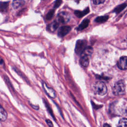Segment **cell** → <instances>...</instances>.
<instances>
[{
    "label": "cell",
    "mask_w": 127,
    "mask_h": 127,
    "mask_svg": "<svg viewBox=\"0 0 127 127\" xmlns=\"http://www.w3.org/2000/svg\"><path fill=\"white\" fill-rule=\"evenodd\" d=\"M126 6H127L126 4H125V3L121 4L118 5V6H117V7L114 9V11L115 12L117 13H118L120 12L122 10H123V9L126 7Z\"/></svg>",
    "instance_id": "e0dca14e"
},
{
    "label": "cell",
    "mask_w": 127,
    "mask_h": 127,
    "mask_svg": "<svg viewBox=\"0 0 127 127\" xmlns=\"http://www.w3.org/2000/svg\"><path fill=\"white\" fill-rule=\"evenodd\" d=\"M125 83L124 80L118 81L114 85L113 88V93L116 95H122L125 93Z\"/></svg>",
    "instance_id": "7a4b0ae2"
},
{
    "label": "cell",
    "mask_w": 127,
    "mask_h": 127,
    "mask_svg": "<svg viewBox=\"0 0 127 127\" xmlns=\"http://www.w3.org/2000/svg\"><path fill=\"white\" fill-rule=\"evenodd\" d=\"M89 20L88 19H85L83 20L82 22L80 23V24L78 26V27L77 28V30L78 31H81L86 28L89 23Z\"/></svg>",
    "instance_id": "8fae6325"
},
{
    "label": "cell",
    "mask_w": 127,
    "mask_h": 127,
    "mask_svg": "<svg viewBox=\"0 0 127 127\" xmlns=\"http://www.w3.org/2000/svg\"><path fill=\"white\" fill-rule=\"evenodd\" d=\"M87 46V41L85 40H78L75 45V52L77 55H80Z\"/></svg>",
    "instance_id": "277c9868"
},
{
    "label": "cell",
    "mask_w": 127,
    "mask_h": 127,
    "mask_svg": "<svg viewBox=\"0 0 127 127\" xmlns=\"http://www.w3.org/2000/svg\"><path fill=\"white\" fill-rule=\"evenodd\" d=\"M46 123H47V124L49 126V127H53L54 126H53V123H52V121H51V120H48V119H46Z\"/></svg>",
    "instance_id": "cb8c5ba5"
},
{
    "label": "cell",
    "mask_w": 127,
    "mask_h": 127,
    "mask_svg": "<svg viewBox=\"0 0 127 127\" xmlns=\"http://www.w3.org/2000/svg\"><path fill=\"white\" fill-rule=\"evenodd\" d=\"M54 13H55V10H54V9L50 10L48 12V13L47 14V15L46 16V19L47 20H51L53 18V17L54 16Z\"/></svg>",
    "instance_id": "ac0fdd59"
},
{
    "label": "cell",
    "mask_w": 127,
    "mask_h": 127,
    "mask_svg": "<svg viewBox=\"0 0 127 127\" xmlns=\"http://www.w3.org/2000/svg\"><path fill=\"white\" fill-rule=\"evenodd\" d=\"M118 126L120 127H127V119L123 118L120 120Z\"/></svg>",
    "instance_id": "d6986e66"
},
{
    "label": "cell",
    "mask_w": 127,
    "mask_h": 127,
    "mask_svg": "<svg viewBox=\"0 0 127 127\" xmlns=\"http://www.w3.org/2000/svg\"><path fill=\"white\" fill-rule=\"evenodd\" d=\"M24 3L25 1L24 0H13L12 3V5L14 8L16 9L22 6Z\"/></svg>",
    "instance_id": "4fadbf2b"
},
{
    "label": "cell",
    "mask_w": 127,
    "mask_h": 127,
    "mask_svg": "<svg viewBox=\"0 0 127 127\" xmlns=\"http://www.w3.org/2000/svg\"><path fill=\"white\" fill-rule=\"evenodd\" d=\"M30 104V105L31 106V107L33 108H34V109H35V110H38L39 109V106H38V105H32V104Z\"/></svg>",
    "instance_id": "d4e9b609"
},
{
    "label": "cell",
    "mask_w": 127,
    "mask_h": 127,
    "mask_svg": "<svg viewBox=\"0 0 127 127\" xmlns=\"http://www.w3.org/2000/svg\"><path fill=\"white\" fill-rule=\"evenodd\" d=\"M62 0H56L55 2V4H54V8H58V7H59L60 6V5L62 4Z\"/></svg>",
    "instance_id": "7402d4cb"
},
{
    "label": "cell",
    "mask_w": 127,
    "mask_h": 127,
    "mask_svg": "<svg viewBox=\"0 0 127 127\" xmlns=\"http://www.w3.org/2000/svg\"><path fill=\"white\" fill-rule=\"evenodd\" d=\"M13 70H15V71L17 73V74H18L20 76H21V77H22L23 79H25L26 78V77H25V75L22 73V72H21L20 70H19L17 68H16V67H13Z\"/></svg>",
    "instance_id": "ffe728a7"
},
{
    "label": "cell",
    "mask_w": 127,
    "mask_h": 127,
    "mask_svg": "<svg viewBox=\"0 0 127 127\" xmlns=\"http://www.w3.org/2000/svg\"><path fill=\"white\" fill-rule=\"evenodd\" d=\"M0 65H3L4 64V61L3 59L0 57Z\"/></svg>",
    "instance_id": "484cf974"
},
{
    "label": "cell",
    "mask_w": 127,
    "mask_h": 127,
    "mask_svg": "<svg viewBox=\"0 0 127 127\" xmlns=\"http://www.w3.org/2000/svg\"><path fill=\"white\" fill-rule=\"evenodd\" d=\"M105 0H93V3L95 4H99L103 3Z\"/></svg>",
    "instance_id": "603a6c76"
},
{
    "label": "cell",
    "mask_w": 127,
    "mask_h": 127,
    "mask_svg": "<svg viewBox=\"0 0 127 127\" xmlns=\"http://www.w3.org/2000/svg\"><path fill=\"white\" fill-rule=\"evenodd\" d=\"M94 90L96 94L99 95H104L107 93V88L104 82L98 81L94 85Z\"/></svg>",
    "instance_id": "3957f363"
},
{
    "label": "cell",
    "mask_w": 127,
    "mask_h": 127,
    "mask_svg": "<svg viewBox=\"0 0 127 127\" xmlns=\"http://www.w3.org/2000/svg\"><path fill=\"white\" fill-rule=\"evenodd\" d=\"M71 29V28L69 26H63L59 28L58 31V35L60 37H63L67 35L70 31Z\"/></svg>",
    "instance_id": "52a82bcc"
},
{
    "label": "cell",
    "mask_w": 127,
    "mask_h": 127,
    "mask_svg": "<svg viewBox=\"0 0 127 127\" xmlns=\"http://www.w3.org/2000/svg\"><path fill=\"white\" fill-rule=\"evenodd\" d=\"M42 87L45 92L46 93V94L47 95L48 97L52 99L56 98V92H55L54 89L48 86L47 83H45V82H42Z\"/></svg>",
    "instance_id": "5b68a950"
},
{
    "label": "cell",
    "mask_w": 127,
    "mask_h": 127,
    "mask_svg": "<svg viewBox=\"0 0 127 127\" xmlns=\"http://www.w3.org/2000/svg\"><path fill=\"white\" fill-rule=\"evenodd\" d=\"M80 0H74V1H75V2H77V3H78Z\"/></svg>",
    "instance_id": "83f0119b"
},
{
    "label": "cell",
    "mask_w": 127,
    "mask_h": 127,
    "mask_svg": "<svg viewBox=\"0 0 127 127\" xmlns=\"http://www.w3.org/2000/svg\"><path fill=\"white\" fill-rule=\"evenodd\" d=\"M93 49L91 47H86L80 55V64L83 67H87L89 64V58L92 54Z\"/></svg>",
    "instance_id": "6da1fadb"
},
{
    "label": "cell",
    "mask_w": 127,
    "mask_h": 127,
    "mask_svg": "<svg viewBox=\"0 0 127 127\" xmlns=\"http://www.w3.org/2000/svg\"><path fill=\"white\" fill-rule=\"evenodd\" d=\"M43 102H44V103L45 105V107H46L47 108V111H48V112L49 113V114L51 115V116L52 117V118L54 119L55 121H56V118L55 117V116L54 115V113L53 112V111L52 110V108H51L50 105L49 104V103L48 102V101L47 100H46V99H43Z\"/></svg>",
    "instance_id": "5bb4252c"
},
{
    "label": "cell",
    "mask_w": 127,
    "mask_h": 127,
    "mask_svg": "<svg viewBox=\"0 0 127 127\" xmlns=\"http://www.w3.org/2000/svg\"><path fill=\"white\" fill-rule=\"evenodd\" d=\"M70 19V15L66 12H61L57 16V21L59 23H65Z\"/></svg>",
    "instance_id": "8992f818"
},
{
    "label": "cell",
    "mask_w": 127,
    "mask_h": 127,
    "mask_svg": "<svg viewBox=\"0 0 127 127\" xmlns=\"http://www.w3.org/2000/svg\"><path fill=\"white\" fill-rule=\"evenodd\" d=\"M117 66L120 69H127V57H121L117 63Z\"/></svg>",
    "instance_id": "ba28073f"
},
{
    "label": "cell",
    "mask_w": 127,
    "mask_h": 127,
    "mask_svg": "<svg viewBox=\"0 0 127 127\" xmlns=\"http://www.w3.org/2000/svg\"><path fill=\"white\" fill-rule=\"evenodd\" d=\"M89 12V9L88 7H87L83 11H79V10H75L74 11L75 15L78 18H81L87 14Z\"/></svg>",
    "instance_id": "7c38bea8"
},
{
    "label": "cell",
    "mask_w": 127,
    "mask_h": 127,
    "mask_svg": "<svg viewBox=\"0 0 127 127\" xmlns=\"http://www.w3.org/2000/svg\"><path fill=\"white\" fill-rule=\"evenodd\" d=\"M104 127H107V126L110 127V125H108V124H105V125H104Z\"/></svg>",
    "instance_id": "4316f807"
},
{
    "label": "cell",
    "mask_w": 127,
    "mask_h": 127,
    "mask_svg": "<svg viewBox=\"0 0 127 127\" xmlns=\"http://www.w3.org/2000/svg\"><path fill=\"white\" fill-rule=\"evenodd\" d=\"M8 6V2L7 1L0 2V12L5 13L7 11Z\"/></svg>",
    "instance_id": "9a60e30c"
},
{
    "label": "cell",
    "mask_w": 127,
    "mask_h": 127,
    "mask_svg": "<svg viewBox=\"0 0 127 127\" xmlns=\"http://www.w3.org/2000/svg\"><path fill=\"white\" fill-rule=\"evenodd\" d=\"M4 80H5V82L7 83V84L8 85V86L10 87L11 88H12V89H13V87H12V85H11V82H10V80H9L8 77L6 75H5L4 77Z\"/></svg>",
    "instance_id": "44dd1931"
},
{
    "label": "cell",
    "mask_w": 127,
    "mask_h": 127,
    "mask_svg": "<svg viewBox=\"0 0 127 127\" xmlns=\"http://www.w3.org/2000/svg\"><path fill=\"white\" fill-rule=\"evenodd\" d=\"M7 117V113L4 109L0 104V121H5Z\"/></svg>",
    "instance_id": "30bf717a"
},
{
    "label": "cell",
    "mask_w": 127,
    "mask_h": 127,
    "mask_svg": "<svg viewBox=\"0 0 127 127\" xmlns=\"http://www.w3.org/2000/svg\"><path fill=\"white\" fill-rule=\"evenodd\" d=\"M59 23L57 20H55L54 21L52 22L47 26V30L51 32H54L57 29V28L59 27Z\"/></svg>",
    "instance_id": "9c48e42d"
},
{
    "label": "cell",
    "mask_w": 127,
    "mask_h": 127,
    "mask_svg": "<svg viewBox=\"0 0 127 127\" xmlns=\"http://www.w3.org/2000/svg\"><path fill=\"white\" fill-rule=\"evenodd\" d=\"M108 18L109 16L108 15L99 16L95 19V21L98 23H103L106 21L108 19Z\"/></svg>",
    "instance_id": "2e32d148"
}]
</instances>
